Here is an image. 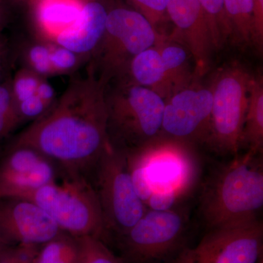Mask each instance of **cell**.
Returning a JSON list of instances; mask_svg holds the SVG:
<instances>
[{"label":"cell","instance_id":"1","mask_svg":"<svg viewBox=\"0 0 263 263\" xmlns=\"http://www.w3.org/2000/svg\"><path fill=\"white\" fill-rule=\"evenodd\" d=\"M105 89L88 71L73 74L47 111L8 146L32 148L60 164L66 174L84 176L110 145Z\"/></svg>","mask_w":263,"mask_h":263},{"label":"cell","instance_id":"2","mask_svg":"<svg viewBox=\"0 0 263 263\" xmlns=\"http://www.w3.org/2000/svg\"><path fill=\"white\" fill-rule=\"evenodd\" d=\"M247 151L215 170L201 192L200 211L209 230L257 219L263 206L262 163Z\"/></svg>","mask_w":263,"mask_h":263},{"label":"cell","instance_id":"3","mask_svg":"<svg viewBox=\"0 0 263 263\" xmlns=\"http://www.w3.org/2000/svg\"><path fill=\"white\" fill-rule=\"evenodd\" d=\"M105 100L108 141L116 149H136L162 131L165 101L153 90L130 83H109Z\"/></svg>","mask_w":263,"mask_h":263},{"label":"cell","instance_id":"4","mask_svg":"<svg viewBox=\"0 0 263 263\" xmlns=\"http://www.w3.org/2000/svg\"><path fill=\"white\" fill-rule=\"evenodd\" d=\"M163 36L133 8L120 5L108 8L105 32L86 71L106 86L120 79L135 57L155 46Z\"/></svg>","mask_w":263,"mask_h":263},{"label":"cell","instance_id":"5","mask_svg":"<svg viewBox=\"0 0 263 263\" xmlns=\"http://www.w3.org/2000/svg\"><path fill=\"white\" fill-rule=\"evenodd\" d=\"M17 198V197H16ZM18 198L34 202L51 216L64 233L103 240L107 234L95 188L82 175L67 174Z\"/></svg>","mask_w":263,"mask_h":263},{"label":"cell","instance_id":"6","mask_svg":"<svg viewBox=\"0 0 263 263\" xmlns=\"http://www.w3.org/2000/svg\"><path fill=\"white\" fill-rule=\"evenodd\" d=\"M252 76L242 66L221 69L210 89L213 103L206 142L223 155L235 156L241 149L242 133Z\"/></svg>","mask_w":263,"mask_h":263},{"label":"cell","instance_id":"7","mask_svg":"<svg viewBox=\"0 0 263 263\" xmlns=\"http://www.w3.org/2000/svg\"><path fill=\"white\" fill-rule=\"evenodd\" d=\"M95 168V189L103 212L107 232H114L120 238L148 210L137 195L128 170L125 152L109 145Z\"/></svg>","mask_w":263,"mask_h":263},{"label":"cell","instance_id":"8","mask_svg":"<svg viewBox=\"0 0 263 263\" xmlns=\"http://www.w3.org/2000/svg\"><path fill=\"white\" fill-rule=\"evenodd\" d=\"M154 139L125 152L128 169L146 180L152 195L170 193L179 200L190 193L196 183L198 163L179 143H157Z\"/></svg>","mask_w":263,"mask_h":263},{"label":"cell","instance_id":"9","mask_svg":"<svg viewBox=\"0 0 263 263\" xmlns=\"http://www.w3.org/2000/svg\"><path fill=\"white\" fill-rule=\"evenodd\" d=\"M184 216L174 209H148L129 231L119 238L124 260L153 262L165 257L179 245L184 231Z\"/></svg>","mask_w":263,"mask_h":263},{"label":"cell","instance_id":"10","mask_svg":"<svg viewBox=\"0 0 263 263\" xmlns=\"http://www.w3.org/2000/svg\"><path fill=\"white\" fill-rule=\"evenodd\" d=\"M262 247V223L256 219L209 230L189 250L194 263H258Z\"/></svg>","mask_w":263,"mask_h":263},{"label":"cell","instance_id":"11","mask_svg":"<svg viewBox=\"0 0 263 263\" xmlns=\"http://www.w3.org/2000/svg\"><path fill=\"white\" fill-rule=\"evenodd\" d=\"M64 233L39 205L25 199L0 198V238L8 246L40 247Z\"/></svg>","mask_w":263,"mask_h":263},{"label":"cell","instance_id":"12","mask_svg":"<svg viewBox=\"0 0 263 263\" xmlns=\"http://www.w3.org/2000/svg\"><path fill=\"white\" fill-rule=\"evenodd\" d=\"M213 103L210 88L186 87L164 104L162 131L171 138L206 141Z\"/></svg>","mask_w":263,"mask_h":263},{"label":"cell","instance_id":"13","mask_svg":"<svg viewBox=\"0 0 263 263\" xmlns=\"http://www.w3.org/2000/svg\"><path fill=\"white\" fill-rule=\"evenodd\" d=\"M54 163L32 148L8 146L0 161V198H18L56 181Z\"/></svg>","mask_w":263,"mask_h":263},{"label":"cell","instance_id":"14","mask_svg":"<svg viewBox=\"0 0 263 263\" xmlns=\"http://www.w3.org/2000/svg\"><path fill=\"white\" fill-rule=\"evenodd\" d=\"M167 17L176 27L174 35L184 41L197 72H206L214 52V41L207 15L198 0H167Z\"/></svg>","mask_w":263,"mask_h":263},{"label":"cell","instance_id":"15","mask_svg":"<svg viewBox=\"0 0 263 263\" xmlns=\"http://www.w3.org/2000/svg\"><path fill=\"white\" fill-rule=\"evenodd\" d=\"M108 10L101 0L85 2L79 18L70 28L59 34L53 44L75 52L88 62L103 37Z\"/></svg>","mask_w":263,"mask_h":263},{"label":"cell","instance_id":"16","mask_svg":"<svg viewBox=\"0 0 263 263\" xmlns=\"http://www.w3.org/2000/svg\"><path fill=\"white\" fill-rule=\"evenodd\" d=\"M85 0H41L32 5L37 39L53 43L79 18Z\"/></svg>","mask_w":263,"mask_h":263},{"label":"cell","instance_id":"17","mask_svg":"<svg viewBox=\"0 0 263 263\" xmlns=\"http://www.w3.org/2000/svg\"><path fill=\"white\" fill-rule=\"evenodd\" d=\"M112 82L130 83L148 88L164 101L171 96L163 62L156 45L135 57L124 75Z\"/></svg>","mask_w":263,"mask_h":263},{"label":"cell","instance_id":"18","mask_svg":"<svg viewBox=\"0 0 263 263\" xmlns=\"http://www.w3.org/2000/svg\"><path fill=\"white\" fill-rule=\"evenodd\" d=\"M263 145V82L262 76H252L249 85L248 106L246 113L241 148L255 154L262 152Z\"/></svg>","mask_w":263,"mask_h":263},{"label":"cell","instance_id":"19","mask_svg":"<svg viewBox=\"0 0 263 263\" xmlns=\"http://www.w3.org/2000/svg\"><path fill=\"white\" fill-rule=\"evenodd\" d=\"M156 46L162 57L171 95L187 87L191 80L189 67L190 53L187 51V48L179 43H173L170 38L164 35Z\"/></svg>","mask_w":263,"mask_h":263},{"label":"cell","instance_id":"20","mask_svg":"<svg viewBox=\"0 0 263 263\" xmlns=\"http://www.w3.org/2000/svg\"><path fill=\"white\" fill-rule=\"evenodd\" d=\"M81 256L79 238L62 233L40 246L33 263H76Z\"/></svg>","mask_w":263,"mask_h":263},{"label":"cell","instance_id":"21","mask_svg":"<svg viewBox=\"0 0 263 263\" xmlns=\"http://www.w3.org/2000/svg\"><path fill=\"white\" fill-rule=\"evenodd\" d=\"M52 44L37 38L23 41L15 46L17 60L22 62V67H27L43 79L55 76L50 62Z\"/></svg>","mask_w":263,"mask_h":263},{"label":"cell","instance_id":"22","mask_svg":"<svg viewBox=\"0 0 263 263\" xmlns=\"http://www.w3.org/2000/svg\"><path fill=\"white\" fill-rule=\"evenodd\" d=\"M224 10L232 39L252 43V0H224Z\"/></svg>","mask_w":263,"mask_h":263},{"label":"cell","instance_id":"23","mask_svg":"<svg viewBox=\"0 0 263 263\" xmlns=\"http://www.w3.org/2000/svg\"><path fill=\"white\" fill-rule=\"evenodd\" d=\"M209 21L214 48L219 49L230 36L229 24L224 10V0H198Z\"/></svg>","mask_w":263,"mask_h":263},{"label":"cell","instance_id":"24","mask_svg":"<svg viewBox=\"0 0 263 263\" xmlns=\"http://www.w3.org/2000/svg\"><path fill=\"white\" fill-rule=\"evenodd\" d=\"M21 124L11 91V77L0 84V141Z\"/></svg>","mask_w":263,"mask_h":263},{"label":"cell","instance_id":"25","mask_svg":"<svg viewBox=\"0 0 263 263\" xmlns=\"http://www.w3.org/2000/svg\"><path fill=\"white\" fill-rule=\"evenodd\" d=\"M81 258L84 263H126L105 245L103 240L92 236L80 237Z\"/></svg>","mask_w":263,"mask_h":263},{"label":"cell","instance_id":"26","mask_svg":"<svg viewBox=\"0 0 263 263\" xmlns=\"http://www.w3.org/2000/svg\"><path fill=\"white\" fill-rule=\"evenodd\" d=\"M50 62L55 76L73 75L87 60L62 46L52 44Z\"/></svg>","mask_w":263,"mask_h":263},{"label":"cell","instance_id":"27","mask_svg":"<svg viewBox=\"0 0 263 263\" xmlns=\"http://www.w3.org/2000/svg\"><path fill=\"white\" fill-rule=\"evenodd\" d=\"M43 78L27 67H21L11 78V91L15 105L36 94Z\"/></svg>","mask_w":263,"mask_h":263},{"label":"cell","instance_id":"28","mask_svg":"<svg viewBox=\"0 0 263 263\" xmlns=\"http://www.w3.org/2000/svg\"><path fill=\"white\" fill-rule=\"evenodd\" d=\"M133 9L144 15L156 30L163 23L167 14V0H128Z\"/></svg>","mask_w":263,"mask_h":263},{"label":"cell","instance_id":"29","mask_svg":"<svg viewBox=\"0 0 263 263\" xmlns=\"http://www.w3.org/2000/svg\"><path fill=\"white\" fill-rule=\"evenodd\" d=\"M20 122L36 120L48 110V107L37 95L15 105Z\"/></svg>","mask_w":263,"mask_h":263},{"label":"cell","instance_id":"30","mask_svg":"<svg viewBox=\"0 0 263 263\" xmlns=\"http://www.w3.org/2000/svg\"><path fill=\"white\" fill-rule=\"evenodd\" d=\"M39 247L29 245L6 247L0 254V263H33Z\"/></svg>","mask_w":263,"mask_h":263},{"label":"cell","instance_id":"31","mask_svg":"<svg viewBox=\"0 0 263 263\" xmlns=\"http://www.w3.org/2000/svg\"><path fill=\"white\" fill-rule=\"evenodd\" d=\"M16 60L15 46L0 32V84L10 77L9 71Z\"/></svg>","mask_w":263,"mask_h":263},{"label":"cell","instance_id":"32","mask_svg":"<svg viewBox=\"0 0 263 263\" xmlns=\"http://www.w3.org/2000/svg\"><path fill=\"white\" fill-rule=\"evenodd\" d=\"M252 43L261 51L263 43V0H252Z\"/></svg>","mask_w":263,"mask_h":263},{"label":"cell","instance_id":"33","mask_svg":"<svg viewBox=\"0 0 263 263\" xmlns=\"http://www.w3.org/2000/svg\"><path fill=\"white\" fill-rule=\"evenodd\" d=\"M36 95L46 103L48 108L53 105L57 99L54 89L46 79H43L40 82L36 90Z\"/></svg>","mask_w":263,"mask_h":263},{"label":"cell","instance_id":"34","mask_svg":"<svg viewBox=\"0 0 263 263\" xmlns=\"http://www.w3.org/2000/svg\"><path fill=\"white\" fill-rule=\"evenodd\" d=\"M10 8L3 0H0V32L3 30L9 23Z\"/></svg>","mask_w":263,"mask_h":263},{"label":"cell","instance_id":"35","mask_svg":"<svg viewBox=\"0 0 263 263\" xmlns=\"http://www.w3.org/2000/svg\"><path fill=\"white\" fill-rule=\"evenodd\" d=\"M39 1H41V0H3V2L9 7L10 9L12 7L19 6V5H24V3H27L30 6H32L33 5Z\"/></svg>","mask_w":263,"mask_h":263},{"label":"cell","instance_id":"36","mask_svg":"<svg viewBox=\"0 0 263 263\" xmlns=\"http://www.w3.org/2000/svg\"><path fill=\"white\" fill-rule=\"evenodd\" d=\"M174 263H194L191 255H190L189 249H184L181 254H179L178 258L175 261Z\"/></svg>","mask_w":263,"mask_h":263},{"label":"cell","instance_id":"37","mask_svg":"<svg viewBox=\"0 0 263 263\" xmlns=\"http://www.w3.org/2000/svg\"><path fill=\"white\" fill-rule=\"evenodd\" d=\"M6 247H8V246L5 245L4 242H3V240L1 239V238H0V254H1L3 249H4Z\"/></svg>","mask_w":263,"mask_h":263},{"label":"cell","instance_id":"38","mask_svg":"<svg viewBox=\"0 0 263 263\" xmlns=\"http://www.w3.org/2000/svg\"><path fill=\"white\" fill-rule=\"evenodd\" d=\"M76 263H84V262H83L82 258H81V259H80V260H79V262H76Z\"/></svg>","mask_w":263,"mask_h":263},{"label":"cell","instance_id":"39","mask_svg":"<svg viewBox=\"0 0 263 263\" xmlns=\"http://www.w3.org/2000/svg\"><path fill=\"white\" fill-rule=\"evenodd\" d=\"M258 263H263V262H262V258H261L260 259H259V261Z\"/></svg>","mask_w":263,"mask_h":263},{"label":"cell","instance_id":"40","mask_svg":"<svg viewBox=\"0 0 263 263\" xmlns=\"http://www.w3.org/2000/svg\"><path fill=\"white\" fill-rule=\"evenodd\" d=\"M85 1H89V0H85Z\"/></svg>","mask_w":263,"mask_h":263}]
</instances>
